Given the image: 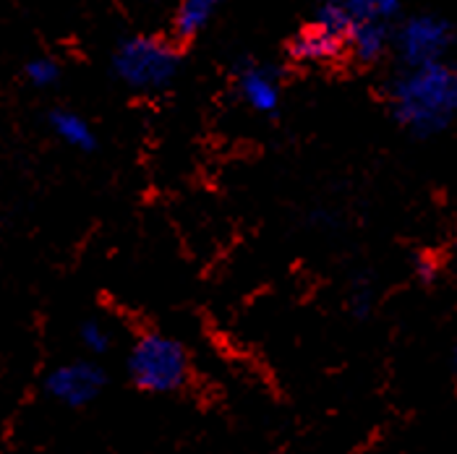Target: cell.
<instances>
[{
  "mask_svg": "<svg viewBox=\"0 0 457 454\" xmlns=\"http://www.w3.org/2000/svg\"><path fill=\"white\" fill-rule=\"evenodd\" d=\"M392 115L413 136L442 134L457 112V73L445 63L405 69L389 87Z\"/></svg>",
  "mask_w": 457,
  "mask_h": 454,
  "instance_id": "1",
  "label": "cell"
},
{
  "mask_svg": "<svg viewBox=\"0 0 457 454\" xmlns=\"http://www.w3.org/2000/svg\"><path fill=\"white\" fill-rule=\"evenodd\" d=\"M129 376L144 392H176L188 382V352L168 334L146 332L129 352Z\"/></svg>",
  "mask_w": 457,
  "mask_h": 454,
  "instance_id": "2",
  "label": "cell"
},
{
  "mask_svg": "<svg viewBox=\"0 0 457 454\" xmlns=\"http://www.w3.org/2000/svg\"><path fill=\"white\" fill-rule=\"evenodd\" d=\"M178 50L157 37H129L112 55L115 76L137 92H160L178 73Z\"/></svg>",
  "mask_w": 457,
  "mask_h": 454,
  "instance_id": "3",
  "label": "cell"
},
{
  "mask_svg": "<svg viewBox=\"0 0 457 454\" xmlns=\"http://www.w3.org/2000/svg\"><path fill=\"white\" fill-rule=\"evenodd\" d=\"M455 39V27L439 13H416L405 19L395 35L397 53L405 69H423L442 63Z\"/></svg>",
  "mask_w": 457,
  "mask_h": 454,
  "instance_id": "4",
  "label": "cell"
},
{
  "mask_svg": "<svg viewBox=\"0 0 457 454\" xmlns=\"http://www.w3.org/2000/svg\"><path fill=\"white\" fill-rule=\"evenodd\" d=\"M103 386H105V371L92 360H76L69 366H61L50 371L45 379V392L69 408H81L92 402Z\"/></svg>",
  "mask_w": 457,
  "mask_h": 454,
  "instance_id": "5",
  "label": "cell"
},
{
  "mask_svg": "<svg viewBox=\"0 0 457 454\" xmlns=\"http://www.w3.org/2000/svg\"><path fill=\"white\" fill-rule=\"evenodd\" d=\"M238 89H241V97L256 112H275L280 105L278 73L270 66H256V63L244 66L238 70Z\"/></svg>",
  "mask_w": 457,
  "mask_h": 454,
  "instance_id": "6",
  "label": "cell"
},
{
  "mask_svg": "<svg viewBox=\"0 0 457 454\" xmlns=\"http://www.w3.org/2000/svg\"><path fill=\"white\" fill-rule=\"evenodd\" d=\"M343 42L340 37H332L329 32L319 29V27H306L301 29L295 39L290 42V55L301 63H321V61H332L343 53Z\"/></svg>",
  "mask_w": 457,
  "mask_h": 454,
  "instance_id": "7",
  "label": "cell"
},
{
  "mask_svg": "<svg viewBox=\"0 0 457 454\" xmlns=\"http://www.w3.org/2000/svg\"><path fill=\"white\" fill-rule=\"evenodd\" d=\"M389 24L382 21H369V24H355L351 37V50L355 55V61L361 63H374L379 61L389 47Z\"/></svg>",
  "mask_w": 457,
  "mask_h": 454,
  "instance_id": "8",
  "label": "cell"
},
{
  "mask_svg": "<svg viewBox=\"0 0 457 454\" xmlns=\"http://www.w3.org/2000/svg\"><path fill=\"white\" fill-rule=\"evenodd\" d=\"M47 120H50V128L58 134V139H63L73 149L92 152L97 146V136H95L92 126L81 115H76L71 110H53Z\"/></svg>",
  "mask_w": 457,
  "mask_h": 454,
  "instance_id": "9",
  "label": "cell"
},
{
  "mask_svg": "<svg viewBox=\"0 0 457 454\" xmlns=\"http://www.w3.org/2000/svg\"><path fill=\"white\" fill-rule=\"evenodd\" d=\"M212 13H214V3L212 0H186L180 3L173 19V35L180 42H188L199 32H204V27L210 24Z\"/></svg>",
  "mask_w": 457,
  "mask_h": 454,
  "instance_id": "10",
  "label": "cell"
},
{
  "mask_svg": "<svg viewBox=\"0 0 457 454\" xmlns=\"http://www.w3.org/2000/svg\"><path fill=\"white\" fill-rule=\"evenodd\" d=\"M312 24L319 27V29H324V32H329L332 37H340V39H348L353 27H355V21H353L351 11H348L345 3H324L317 11Z\"/></svg>",
  "mask_w": 457,
  "mask_h": 454,
  "instance_id": "11",
  "label": "cell"
},
{
  "mask_svg": "<svg viewBox=\"0 0 457 454\" xmlns=\"http://www.w3.org/2000/svg\"><path fill=\"white\" fill-rule=\"evenodd\" d=\"M79 337H81V345L89 350V352H105L110 348V332L103 321L97 318H87L79 329Z\"/></svg>",
  "mask_w": 457,
  "mask_h": 454,
  "instance_id": "12",
  "label": "cell"
},
{
  "mask_svg": "<svg viewBox=\"0 0 457 454\" xmlns=\"http://www.w3.org/2000/svg\"><path fill=\"white\" fill-rule=\"evenodd\" d=\"M58 76H61V69H58V63L50 61V58H35V61L27 63V78H29L35 87H50V84L58 81Z\"/></svg>",
  "mask_w": 457,
  "mask_h": 454,
  "instance_id": "13",
  "label": "cell"
},
{
  "mask_svg": "<svg viewBox=\"0 0 457 454\" xmlns=\"http://www.w3.org/2000/svg\"><path fill=\"white\" fill-rule=\"evenodd\" d=\"M416 275H419L423 282L434 280V277H436V264H434V259H421V261L416 264Z\"/></svg>",
  "mask_w": 457,
  "mask_h": 454,
  "instance_id": "14",
  "label": "cell"
},
{
  "mask_svg": "<svg viewBox=\"0 0 457 454\" xmlns=\"http://www.w3.org/2000/svg\"><path fill=\"white\" fill-rule=\"evenodd\" d=\"M453 366H455V374H457V343H455V350H453Z\"/></svg>",
  "mask_w": 457,
  "mask_h": 454,
  "instance_id": "15",
  "label": "cell"
}]
</instances>
